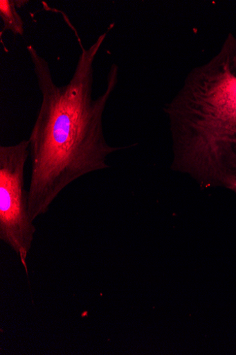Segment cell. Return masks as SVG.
<instances>
[{
    "instance_id": "1",
    "label": "cell",
    "mask_w": 236,
    "mask_h": 355,
    "mask_svg": "<svg viewBox=\"0 0 236 355\" xmlns=\"http://www.w3.org/2000/svg\"><path fill=\"white\" fill-rule=\"evenodd\" d=\"M75 36L82 53L69 83L58 86L50 64L31 44L26 49L42 95V105L30 137V179L28 212L35 221L48 212L60 193L89 173L108 169L109 155L130 148L107 141L103 117L118 83L119 67L113 64L105 91L93 98V62L107 37H98L89 49Z\"/></svg>"
},
{
    "instance_id": "2",
    "label": "cell",
    "mask_w": 236,
    "mask_h": 355,
    "mask_svg": "<svg viewBox=\"0 0 236 355\" xmlns=\"http://www.w3.org/2000/svg\"><path fill=\"white\" fill-rule=\"evenodd\" d=\"M163 111L170 121L172 171L202 189L236 178V37L192 69Z\"/></svg>"
},
{
    "instance_id": "3",
    "label": "cell",
    "mask_w": 236,
    "mask_h": 355,
    "mask_svg": "<svg viewBox=\"0 0 236 355\" xmlns=\"http://www.w3.org/2000/svg\"><path fill=\"white\" fill-rule=\"evenodd\" d=\"M28 157V140L0 146V239L19 256L27 274L26 259L37 232L28 212V191L25 189Z\"/></svg>"
},
{
    "instance_id": "4",
    "label": "cell",
    "mask_w": 236,
    "mask_h": 355,
    "mask_svg": "<svg viewBox=\"0 0 236 355\" xmlns=\"http://www.w3.org/2000/svg\"><path fill=\"white\" fill-rule=\"evenodd\" d=\"M0 17L3 21L1 37L6 31H11L15 35L24 36V24L17 12L16 0H0Z\"/></svg>"
},
{
    "instance_id": "5",
    "label": "cell",
    "mask_w": 236,
    "mask_h": 355,
    "mask_svg": "<svg viewBox=\"0 0 236 355\" xmlns=\"http://www.w3.org/2000/svg\"><path fill=\"white\" fill-rule=\"evenodd\" d=\"M224 187L232 191L236 196V178L228 180Z\"/></svg>"
}]
</instances>
